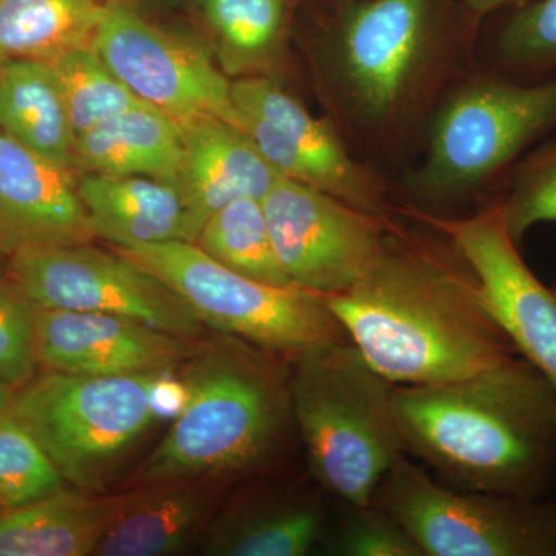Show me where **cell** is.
<instances>
[{
	"label": "cell",
	"instance_id": "obj_4",
	"mask_svg": "<svg viewBox=\"0 0 556 556\" xmlns=\"http://www.w3.org/2000/svg\"><path fill=\"white\" fill-rule=\"evenodd\" d=\"M289 364L292 419L311 475L343 504L368 506L405 455L393 383L348 339L318 343Z\"/></svg>",
	"mask_w": 556,
	"mask_h": 556
},
{
	"label": "cell",
	"instance_id": "obj_36",
	"mask_svg": "<svg viewBox=\"0 0 556 556\" xmlns=\"http://www.w3.org/2000/svg\"><path fill=\"white\" fill-rule=\"evenodd\" d=\"M0 255H3V252H2V251H0Z\"/></svg>",
	"mask_w": 556,
	"mask_h": 556
},
{
	"label": "cell",
	"instance_id": "obj_19",
	"mask_svg": "<svg viewBox=\"0 0 556 556\" xmlns=\"http://www.w3.org/2000/svg\"><path fill=\"white\" fill-rule=\"evenodd\" d=\"M329 527L324 503L294 490H257L215 519L204 546L217 556H303L321 546Z\"/></svg>",
	"mask_w": 556,
	"mask_h": 556
},
{
	"label": "cell",
	"instance_id": "obj_6",
	"mask_svg": "<svg viewBox=\"0 0 556 556\" xmlns=\"http://www.w3.org/2000/svg\"><path fill=\"white\" fill-rule=\"evenodd\" d=\"M115 251L174 289L204 325L274 356L292 361L318 343L346 339L321 295L241 276L190 241Z\"/></svg>",
	"mask_w": 556,
	"mask_h": 556
},
{
	"label": "cell",
	"instance_id": "obj_14",
	"mask_svg": "<svg viewBox=\"0 0 556 556\" xmlns=\"http://www.w3.org/2000/svg\"><path fill=\"white\" fill-rule=\"evenodd\" d=\"M407 212L455 244L519 356L535 365L556 393V294L527 266L521 248L508 236L500 203L466 218Z\"/></svg>",
	"mask_w": 556,
	"mask_h": 556
},
{
	"label": "cell",
	"instance_id": "obj_5",
	"mask_svg": "<svg viewBox=\"0 0 556 556\" xmlns=\"http://www.w3.org/2000/svg\"><path fill=\"white\" fill-rule=\"evenodd\" d=\"M161 375L42 369L14 391L9 413L38 439L65 482L97 493L159 416L153 391Z\"/></svg>",
	"mask_w": 556,
	"mask_h": 556
},
{
	"label": "cell",
	"instance_id": "obj_12",
	"mask_svg": "<svg viewBox=\"0 0 556 556\" xmlns=\"http://www.w3.org/2000/svg\"><path fill=\"white\" fill-rule=\"evenodd\" d=\"M232 98L263 159L280 177L321 190L351 206L387 215L379 179L350 155L336 131L273 79L232 83Z\"/></svg>",
	"mask_w": 556,
	"mask_h": 556
},
{
	"label": "cell",
	"instance_id": "obj_2",
	"mask_svg": "<svg viewBox=\"0 0 556 556\" xmlns=\"http://www.w3.org/2000/svg\"><path fill=\"white\" fill-rule=\"evenodd\" d=\"M405 455L468 492L552 496L556 393L526 357L450 382L393 386Z\"/></svg>",
	"mask_w": 556,
	"mask_h": 556
},
{
	"label": "cell",
	"instance_id": "obj_7",
	"mask_svg": "<svg viewBox=\"0 0 556 556\" xmlns=\"http://www.w3.org/2000/svg\"><path fill=\"white\" fill-rule=\"evenodd\" d=\"M372 504L407 530L424 556H556V500L468 492L399 457Z\"/></svg>",
	"mask_w": 556,
	"mask_h": 556
},
{
	"label": "cell",
	"instance_id": "obj_21",
	"mask_svg": "<svg viewBox=\"0 0 556 556\" xmlns=\"http://www.w3.org/2000/svg\"><path fill=\"white\" fill-rule=\"evenodd\" d=\"M181 164V126L152 104L121 112L75 141L78 175H139L178 185Z\"/></svg>",
	"mask_w": 556,
	"mask_h": 556
},
{
	"label": "cell",
	"instance_id": "obj_18",
	"mask_svg": "<svg viewBox=\"0 0 556 556\" xmlns=\"http://www.w3.org/2000/svg\"><path fill=\"white\" fill-rule=\"evenodd\" d=\"M228 481L197 479L139 485L126 493L118 517L94 555L170 556L181 554L206 530Z\"/></svg>",
	"mask_w": 556,
	"mask_h": 556
},
{
	"label": "cell",
	"instance_id": "obj_17",
	"mask_svg": "<svg viewBox=\"0 0 556 556\" xmlns=\"http://www.w3.org/2000/svg\"><path fill=\"white\" fill-rule=\"evenodd\" d=\"M182 164L178 186L185 201V241L195 243L207 219L240 199H265L277 170L247 131L215 116L178 121Z\"/></svg>",
	"mask_w": 556,
	"mask_h": 556
},
{
	"label": "cell",
	"instance_id": "obj_29",
	"mask_svg": "<svg viewBox=\"0 0 556 556\" xmlns=\"http://www.w3.org/2000/svg\"><path fill=\"white\" fill-rule=\"evenodd\" d=\"M496 60L507 72L543 76L556 70V0H532L510 10L495 40Z\"/></svg>",
	"mask_w": 556,
	"mask_h": 556
},
{
	"label": "cell",
	"instance_id": "obj_24",
	"mask_svg": "<svg viewBox=\"0 0 556 556\" xmlns=\"http://www.w3.org/2000/svg\"><path fill=\"white\" fill-rule=\"evenodd\" d=\"M113 0H0V64L91 47Z\"/></svg>",
	"mask_w": 556,
	"mask_h": 556
},
{
	"label": "cell",
	"instance_id": "obj_26",
	"mask_svg": "<svg viewBox=\"0 0 556 556\" xmlns=\"http://www.w3.org/2000/svg\"><path fill=\"white\" fill-rule=\"evenodd\" d=\"M50 64L60 80L76 137L121 112L148 104L112 72L93 47L67 51Z\"/></svg>",
	"mask_w": 556,
	"mask_h": 556
},
{
	"label": "cell",
	"instance_id": "obj_28",
	"mask_svg": "<svg viewBox=\"0 0 556 556\" xmlns=\"http://www.w3.org/2000/svg\"><path fill=\"white\" fill-rule=\"evenodd\" d=\"M497 203L519 248L533 226L556 223V138L511 167L507 193Z\"/></svg>",
	"mask_w": 556,
	"mask_h": 556
},
{
	"label": "cell",
	"instance_id": "obj_9",
	"mask_svg": "<svg viewBox=\"0 0 556 556\" xmlns=\"http://www.w3.org/2000/svg\"><path fill=\"white\" fill-rule=\"evenodd\" d=\"M445 0H345L331 42V68L354 118L383 126L408 109L433 70Z\"/></svg>",
	"mask_w": 556,
	"mask_h": 556
},
{
	"label": "cell",
	"instance_id": "obj_1",
	"mask_svg": "<svg viewBox=\"0 0 556 556\" xmlns=\"http://www.w3.org/2000/svg\"><path fill=\"white\" fill-rule=\"evenodd\" d=\"M445 241L393 225L350 288L321 295L346 339L393 386L450 382L518 354L477 274Z\"/></svg>",
	"mask_w": 556,
	"mask_h": 556
},
{
	"label": "cell",
	"instance_id": "obj_15",
	"mask_svg": "<svg viewBox=\"0 0 556 556\" xmlns=\"http://www.w3.org/2000/svg\"><path fill=\"white\" fill-rule=\"evenodd\" d=\"M199 340L179 338L135 318L35 306L39 368L79 376L170 372L195 356Z\"/></svg>",
	"mask_w": 556,
	"mask_h": 556
},
{
	"label": "cell",
	"instance_id": "obj_13",
	"mask_svg": "<svg viewBox=\"0 0 556 556\" xmlns=\"http://www.w3.org/2000/svg\"><path fill=\"white\" fill-rule=\"evenodd\" d=\"M91 47L139 100L178 121L215 116L241 129L232 83L207 54L119 0L110 3Z\"/></svg>",
	"mask_w": 556,
	"mask_h": 556
},
{
	"label": "cell",
	"instance_id": "obj_31",
	"mask_svg": "<svg viewBox=\"0 0 556 556\" xmlns=\"http://www.w3.org/2000/svg\"><path fill=\"white\" fill-rule=\"evenodd\" d=\"M324 548L343 556H424L407 530L372 503L345 504V515L338 526L328 527Z\"/></svg>",
	"mask_w": 556,
	"mask_h": 556
},
{
	"label": "cell",
	"instance_id": "obj_20",
	"mask_svg": "<svg viewBox=\"0 0 556 556\" xmlns=\"http://www.w3.org/2000/svg\"><path fill=\"white\" fill-rule=\"evenodd\" d=\"M78 192L94 236L115 248L185 239L186 208L177 182L78 175Z\"/></svg>",
	"mask_w": 556,
	"mask_h": 556
},
{
	"label": "cell",
	"instance_id": "obj_11",
	"mask_svg": "<svg viewBox=\"0 0 556 556\" xmlns=\"http://www.w3.org/2000/svg\"><path fill=\"white\" fill-rule=\"evenodd\" d=\"M274 251L295 287L338 294L379 254L390 223L289 178H278L262 200Z\"/></svg>",
	"mask_w": 556,
	"mask_h": 556
},
{
	"label": "cell",
	"instance_id": "obj_23",
	"mask_svg": "<svg viewBox=\"0 0 556 556\" xmlns=\"http://www.w3.org/2000/svg\"><path fill=\"white\" fill-rule=\"evenodd\" d=\"M0 130L51 163L76 172V135L50 62L0 64Z\"/></svg>",
	"mask_w": 556,
	"mask_h": 556
},
{
	"label": "cell",
	"instance_id": "obj_35",
	"mask_svg": "<svg viewBox=\"0 0 556 556\" xmlns=\"http://www.w3.org/2000/svg\"><path fill=\"white\" fill-rule=\"evenodd\" d=\"M0 510H3L2 503H0Z\"/></svg>",
	"mask_w": 556,
	"mask_h": 556
},
{
	"label": "cell",
	"instance_id": "obj_32",
	"mask_svg": "<svg viewBox=\"0 0 556 556\" xmlns=\"http://www.w3.org/2000/svg\"><path fill=\"white\" fill-rule=\"evenodd\" d=\"M38 368L35 305L10 277L0 278V380L16 391Z\"/></svg>",
	"mask_w": 556,
	"mask_h": 556
},
{
	"label": "cell",
	"instance_id": "obj_30",
	"mask_svg": "<svg viewBox=\"0 0 556 556\" xmlns=\"http://www.w3.org/2000/svg\"><path fill=\"white\" fill-rule=\"evenodd\" d=\"M204 13L233 60L254 64L273 53L281 25V0H203Z\"/></svg>",
	"mask_w": 556,
	"mask_h": 556
},
{
	"label": "cell",
	"instance_id": "obj_22",
	"mask_svg": "<svg viewBox=\"0 0 556 556\" xmlns=\"http://www.w3.org/2000/svg\"><path fill=\"white\" fill-rule=\"evenodd\" d=\"M124 495L61 492L0 510V556L94 555L118 517Z\"/></svg>",
	"mask_w": 556,
	"mask_h": 556
},
{
	"label": "cell",
	"instance_id": "obj_10",
	"mask_svg": "<svg viewBox=\"0 0 556 556\" xmlns=\"http://www.w3.org/2000/svg\"><path fill=\"white\" fill-rule=\"evenodd\" d=\"M9 258V277L39 308L116 314L179 338H203L195 311L119 252L86 243L21 249Z\"/></svg>",
	"mask_w": 556,
	"mask_h": 556
},
{
	"label": "cell",
	"instance_id": "obj_3",
	"mask_svg": "<svg viewBox=\"0 0 556 556\" xmlns=\"http://www.w3.org/2000/svg\"><path fill=\"white\" fill-rule=\"evenodd\" d=\"M291 361L222 334L182 365L186 402L138 485L236 479L273 463L292 419Z\"/></svg>",
	"mask_w": 556,
	"mask_h": 556
},
{
	"label": "cell",
	"instance_id": "obj_27",
	"mask_svg": "<svg viewBox=\"0 0 556 556\" xmlns=\"http://www.w3.org/2000/svg\"><path fill=\"white\" fill-rule=\"evenodd\" d=\"M60 468L16 417L0 416V503L14 508L61 492Z\"/></svg>",
	"mask_w": 556,
	"mask_h": 556
},
{
	"label": "cell",
	"instance_id": "obj_25",
	"mask_svg": "<svg viewBox=\"0 0 556 556\" xmlns=\"http://www.w3.org/2000/svg\"><path fill=\"white\" fill-rule=\"evenodd\" d=\"M195 244L241 276L273 287H295L278 263L262 200L240 199L219 208Z\"/></svg>",
	"mask_w": 556,
	"mask_h": 556
},
{
	"label": "cell",
	"instance_id": "obj_34",
	"mask_svg": "<svg viewBox=\"0 0 556 556\" xmlns=\"http://www.w3.org/2000/svg\"><path fill=\"white\" fill-rule=\"evenodd\" d=\"M14 390L5 382L0 380V416L9 412L11 401H13Z\"/></svg>",
	"mask_w": 556,
	"mask_h": 556
},
{
	"label": "cell",
	"instance_id": "obj_33",
	"mask_svg": "<svg viewBox=\"0 0 556 556\" xmlns=\"http://www.w3.org/2000/svg\"><path fill=\"white\" fill-rule=\"evenodd\" d=\"M532 0H464V5L473 16L484 17L501 10H514Z\"/></svg>",
	"mask_w": 556,
	"mask_h": 556
},
{
	"label": "cell",
	"instance_id": "obj_8",
	"mask_svg": "<svg viewBox=\"0 0 556 556\" xmlns=\"http://www.w3.org/2000/svg\"><path fill=\"white\" fill-rule=\"evenodd\" d=\"M555 129L556 76L478 80L439 110L413 189L430 200L477 189L514 167L522 152Z\"/></svg>",
	"mask_w": 556,
	"mask_h": 556
},
{
	"label": "cell",
	"instance_id": "obj_16",
	"mask_svg": "<svg viewBox=\"0 0 556 556\" xmlns=\"http://www.w3.org/2000/svg\"><path fill=\"white\" fill-rule=\"evenodd\" d=\"M97 239L78 192V174L0 130V251L72 247Z\"/></svg>",
	"mask_w": 556,
	"mask_h": 556
}]
</instances>
